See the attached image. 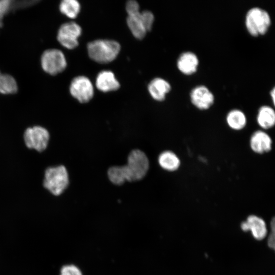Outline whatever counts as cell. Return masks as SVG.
I'll list each match as a JSON object with an SVG mask.
<instances>
[{"label":"cell","mask_w":275,"mask_h":275,"mask_svg":"<svg viewBox=\"0 0 275 275\" xmlns=\"http://www.w3.org/2000/svg\"><path fill=\"white\" fill-rule=\"evenodd\" d=\"M149 161L147 155L140 150H132L127 158V163L121 167H113L107 172L110 181L120 185L125 181L129 182L142 179L147 174Z\"/></svg>","instance_id":"obj_1"},{"label":"cell","mask_w":275,"mask_h":275,"mask_svg":"<svg viewBox=\"0 0 275 275\" xmlns=\"http://www.w3.org/2000/svg\"><path fill=\"white\" fill-rule=\"evenodd\" d=\"M87 49L91 59L100 64H106L116 58L120 50V45L114 40L100 39L88 43Z\"/></svg>","instance_id":"obj_2"},{"label":"cell","mask_w":275,"mask_h":275,"mask_svg":"<svg viewBox=\"0 0 275 275\" xmlns=\"http://www.w3.org/2000/svg\"><path fill=\"white\" fill-rule=\"evenodd\" d=\"M44 187L55 196L61 195L69 184L67 171L63 166L47 168L44 174Z\"/></svg>","instance_id":"obj_3"},{"label":"cell","mask_w":275,"mask_h":275,"mask_svg":"<svg viewBox=\"0 0 275 275\" xmlns=\"http://www.w3.org/2000/svg\"><path fill=\"white\" fill-rule=\"evenodd\" d=\"M271 23L268 13L260 8L251 9L245 17V25L249 33L257 37L265 34Z\"/></svg>","instance_id":"obj_4"},{"label":"cell","mask_w":275,"mask_h":275,"mask_svg":"<svg viewBox=\"0 0 275 275\" xmlns=\"http://www.w3.org/2000/svg\"><path fill=\"white\" fill-rule=\"evenodd\" d=\"M23 139L25 146L38 152L44 151L47 147L49 133L45 128L35 126L27 128L24 131Z\"/></svg>","instance_id":"obj_5"},{"label":"cell","mask_w":275,"mask_h":275,"mask_svg":"<svg viewBox=\"0 0 275 275\" xmlns=\"http://www.w3.org/2000/svg\"><path fill=\"white\" fill-rule=\"evenodd\" d=\"M41 62L43 69L52 75L62 72L67 66L65 56L57 49L45 50L41 56Z\"/></svg>","instance_id":"obj_6"},{"label":"cell","mask_w":275,"mask_h":275,"mask_svg":"<svg viewBox=\"0 0 275 275\" xmlns=\"http://www.w3.org/2000/svg\"><path fill=\"white\" fill-rule=\"evenodd\" d=\"M81 33V28L74 22L63 24L60 28L57 39L60 44L68 49H73L78 44V38Z\"/></svg>","instance_id":"obj_7"},{"label":"cell","mask_w":275,"mask_h":275,"mask_svg":"<svg viewBox=\"0 0 275 275\" xmlns=\"http://www.w3.org/2000/svg\"><path fill=\"white\" fill-rule=\"evenodd\" d=\"M72 96L81 103L89 101L94 95L93 85L86 76H79L72 80L70 86Z\"/></svg>","instance_id":"obj_8"},{"label":"cell","mask_w":275,"mask_h":275,"mask_svg":"<svg viewBox=\"0 0 275 275\" xmlns=\"http://www.w3.org/2000/svg\"><path fill=\"white\" fill-rule=\"evenodd\" d=\"M249 144L253 152L262 155L271 151L273 141L267 131L260 129L255 130L251 134Z\"/></svg>","instance_id":"obj_9"},{"label":"cell","mask_w":275,"mask_h":275,"mask_svg":"<svg viewBox=\"0 0 275 275\" xmlns=\"http://www.w3.org/2000/svg\"><path fill=\"white\" fill-rule=\"evenodd\" d=\"M241 228L244 231H250L253 236L258 240L264 239L267 233L265 222L255 215H249L246 221L241 223Z\"/></svg>","instance_id":"obj_10"},{"label":"cell","mask_w":275,"mask_h":275,"mask_svg":"<svg viewBox=\"0 0 275 275\" xmlns=\"http://www.w3.org/2000/svg\"><path fill=\"white\" fill-rule=\"evenodd\" d=\"M193 104L200 109H207L214 102V96L209 89L204 86L195 88L191 92Z\"/></svg>","instance_id":"obj_11"},{"label":"cell","mask_w":275,"mask_h":275,"mask_svg":"<svg viewBox=\"0 0 275 275\" xmlns=\"http://www.w3.org/2000/svg\"><path fill=\"white\" fill-rule=\"evenodd\" d=\"M139 9L136 8L127 11V23L134 37L138 39H142L147 32L144 26Z\"/></svg>","instance_id":"obj_12"},{"label":"cell","mask_w":275,"mask_h":275,"mask_svg":"<svg viewBox=\"0 0 275 275\" xmlns=\"http://www.w3.org/2000/svg\"><path fill=\"white\" fill-rule=\"evenodd\" d=\"M96 86L100 91L107 92L118 90L120 85L112 71L104 70L98 74Z\"/></svg>","instance_id":"obj_13"},{"label":"cell","mask_w":275,"mask_h":275,"mask_svg":"<svg viewBox=\"0 0 275 275\" xmlns=\"http://www.w3.org/2000/svg\"><path fill=\"white\" fill-rule=\"evenodd\" d=\"M257 124L261 129L267 131L275 127V110L268 105L261 106L256 117Z\"/></svg>","instance_id":"obj_14"},{"label":"cell","mask_w":275,"mask_h":275,"mask_svg":"<svg viewBox=\"0 0 275 275\" xmlns=\"http://www.w3.org/2000/svg\"><path fill=\"white\" fill-rule=\"evenodd\" d=\"M170 84L163 78L157 77L148 85V91L151 97L159 101L165 99L166 95L171 90Z\"/></svg>","instance_id":"obj_15"},{"label":"cell","mask_w":275,"mask_h":275,"mask_svg":"<svg viewBox=\"0 0 275 275\" xmlns=\"http://www.w3.org/2000/svg\"><path fill=\"white\" fill-rule=\"evenodd\" d=\"M198 64L199 60L197 56L193 52L188 51L182 53L177 61L178 69L186 75L195 73Z\"/></svg>","instance_id":"obj_16"},{"label":"cell","mask_w":275,"mask_h":275,"mask_svg":"<svg viewBox=\"0 0 275 275\" xmlns=\"http://www.w3.org/2000/svg\"><path fill=\"white\" fill-rule=\"evenodd\" d=\"M159 166L168 171L177 170L180 164V161L177 155L171 151L161 152L158 158Z\"/></svg>","instance_id":"obj_17"},{"label":"cell","mask_w":275,"mask_h":275,"mask_svg":"<svg viewBox=\"0 0 275 275\" xmlns=\"http://www.w3.org/2000/svg\"><path fill=\"white\" fill-rule=\"evenodd\" d=\"M228 126L235 130L243 129L247 123L246 117L241 111L233 109L229 112L226 117Z\"/></svg>","instance_id":"obj_18"},{"label":"cell","mask_w":275,"mask_h":275,"mask_svg":"<svg viewBox=\"0 0 275 275\" xmlns=\"http://www.w3.org/2000/svg\"><path fill=\"white\" fill-rule=\"evenodd\" d=\"M59 8L62 13L73 19L76 18L79 13L80 6L76 0H63L61 2Z\"/></svg>","instance_id":"obj_19"},{"label":"cell","mask_w":275,"mask_h":275,"mask_svg":"<svg viewBox=\"0 0 275 275\" xmlns=\"http://www.w3.org/2000/svg\"><path fill=\"white\" fill-rule=\"evenodd\" d=\"M18 90L15 79L7 74H1L0 76V93L4 94L15 93Z\"/></svg>","instance_id":"obj_20"},{"label":"cell","mask_w":275,"mask_h":275,"mask_svg":"<svg viewBox=\"0 0 275 275\" xmlns=\"http://www.w3.org/2000/svg\"><path fill=\"white\" fill-rule=\"evenodd\" d=\"M142 20L147 32L150 31L152 27L154 17L153 13L149 11L141 12Z\"/></svg>","instance_id":"obj_21"},{"label":"cell","mask_w":275,"mask_h":275,"mask_svg":"<svg viewBox=\"0 0 275 275\" xmlns=\"http://www.w3.org/2000/svg\"><path fill=\"white\" fill-rule=\"evenodd\" d=\"M267 244L275 251V216L270 222V231L268 237Z\"/></svg>","instance_id":"obj_22"},{"label":"cell","mask_w":275,"mask_h":275,"mask_svg":"<svg viewBox=\"0 0 275 275\" xmlns=\"http://www.w3.org/2000/svg\"><path fill=\"white\" fill-rule=\"evenodd\" d=\"M61 275H82V274L75 266L66 265L62 268Z\"/></svg>","instance_id":"obj_23"},{"label":"cell","mask_w":275,"mask_h":275,"mask_svg":"<svg viewBox=\"0 0 275 275\" xmlns=\"http://www.w3.org/2000/svg\"><path fill=\"white\" fill-rule=\"evenodd\" d=\"M12 3L11 1H0V20L11 9Z\"/></svg>","instance_id":"obj_24"},{"label":"cell","mask_w":275,"mask_h":275,"mask_svg":"<svg viewBox=\"0 0 275 275\" xmlns=\"http://www.w3.org/2000/svg\"><path fill=\"white\" fill-rule=\"evenodd\" d=\"M270 96H271L274 106L275 107V87L271 91Z\"/></svg>","instance_id":"obj_25"},{"label":"cell","mask_w":275,"mask_h":275,"mask_svg":"<svg viewBox=\"0 0 275 275\" xmlns=\"http://www.w3.org/2000/svg\"><path fill=\"white\" fill-rule=\"evenodd\" d=\"M2 20H0V28L2 26Z\"/></svg>","instance_id":"obj_26"},{"label":"cell","mask_w":275,"mask_h":275,"mask_svg":"<svg viewBox=\"0 0 275 275\" xmlns=\"http://www.w3.org/2000/svg\"><path fill=\"white\" fill-rule=\"evenodd\" d=\"M1 74H2V73H1V72H0V76H1Z\"/></svg>","instance_id":"obj_27"}]
</instances>
